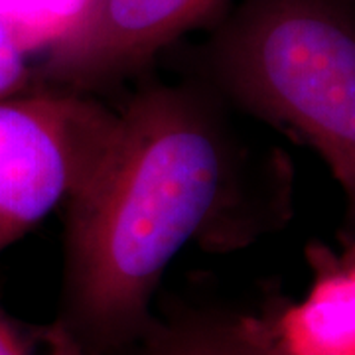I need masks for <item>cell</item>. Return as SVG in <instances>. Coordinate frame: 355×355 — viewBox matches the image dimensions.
I'll return each mask as SVG.
<instances>
[{
    "label": "cell",
    "mask_w": 355,
    "mask_h": 355,
    "mask_svg": "<svg viewBox=\"0 0 355 355\" xmlns=\"http://www.w3.org/2000/svg\"><path fill=\"white\" fill-rule=\"evenodd\" d=\"M207 83H142L113 146L64 207L60 324L91 355L153 326L154 292L182 249L241 205V146Z\"/></svg>",
    "instance_id": "1"
},
{
    "label": "cell",
    "mask_w": 355,
    "mask_h": 355,
    "mask_svg": "<svg viewBox=\"0 0 355 355\" xmlns=\"http://www.w3.org/2000/svg\"><path fill=\"white\" fill-rule=\"evenodd\" d=\"M227 107L279 128L328 164L355 247V0H241L202 55Z\"/></svg>",
    "instance_id": "2"
},
{
    "label": "cell",
    "mask_w": 355,
    "mask_h": 355,
    "mask_svg": "<svg viewBox=\"0 0 355 355\" xmlns=\"http://www.w3.org/2000/svg\"><path fill=\"white\" fill-rule=\"evenodd\" d=\"M119 111L93 95L32 89L0 99V253L97 176Z\"/></svg>",
    "instance_id": "3"
},
{
    "label": "cell",
    "mask_w": 355,
    "mask_h": 355,
    "mask_svg": "<svg viewBox=\"0 0 355 355\" xmlns=\"http://www.w3.org/2000/svg\"><path fill=\"white\" fill-rule=\"evenodd\" d=\"M227 0H89L48 48L36 87L93 95L137 76L154 58L216 20Z\"/></svg>",
    "instance_id": "4"
},
{
    "label": "cell",
    "mask_w": 355,
    "mask_h": 355,
    "mask_svg": "<svg viewBox=\"0 0 355 355\" xmlns=\"http://www.w3.org/2000/svg\"><path fill=\"white\" fill-rule=\"evenodd\" d=\"M316 279L302 304L279 316L284 355H355V247L310 253Z\"/></svg>",
    "instance_id": "5"
},
{
    "label": "cell",
    "mask_w": 355,
    "mask_h": 355,
    "mask_svg": "<svg viewBox=\"0 0 355 355\" xmlns=\"http://www.w3.org/2000/svg\"><path fill=\"white\" fill-rule=\"evenodd\" d=\"M140 355H284L279 316L205 312L158 324L140 338Z\"/></svg>",
    "instance_id": "6"
},
{
    "label": "cell",
    "mask_w": 355,
    "mask_h": 355,
    "mask_svg": "<svg viewBox=\"0 0 355 355\" xmlns=\"http://www.w3.org/2000/svg\"><path fill=\"white\" fill-rule=\"evenodd\" d=\"M44 336L48 345L46 355H91L60 322H55L51 328L44 331ZM0 355H30V347L20 338L12 322L2 312V308H0Z\"/></svg>",
    "instance_id": "7"
},
{
    "label": "cell",
    "mask_w": 355,
    "mask_h": 355,
    "mask_svg": "<svg viewBox=\"0 0 355 355\" xmlns=\"http://www.w3.org/2000/svg\"><path fill=\"white\" fill-rule=\"evenodd\" d=\"M26 53L0 24V99L34 89V73L26 65Z\"/></svg>",
    "instance_id": "8"
}]
</instances>
